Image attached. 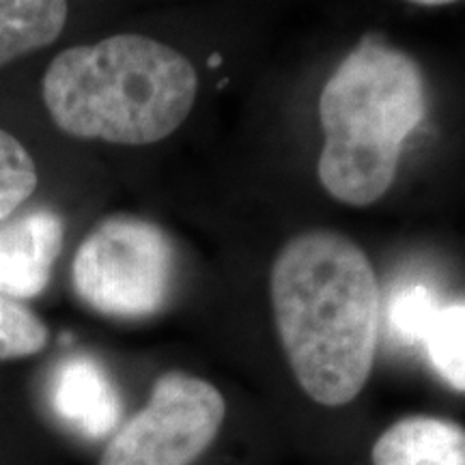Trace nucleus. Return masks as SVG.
<instances>
[{"label":"nucleus","mask_w":465,"mask_h":465,"mask_svg":"<svg viewBox=\"0 0 465 465\" xmlns=\"http://www.w3.org/2000/svg\"><path fill=\"white\" fill-rule=\"evenodd\" d=\"M272 306L302 391L325 407L351 403L373 369L381 323L364 250L339 231L295 235L272 267Z\"/></svg>","instance_id":"f257e3e1"},{"label":"nucleus","mask_w":465,"mask_h":465,"mask_svg":"<svg viewBox=\"0 0 465 465\" xmlns=\"http://www.w3.org/2000/svg\"><path fill=\"white\" fill-rule=\"evenodd\" d=\"M199 75L182 52L114 35L63 50L44 75V102L58 130L114 144L164 141L188 119Z\"/></svg>","instance_id":"f03ea898"},{"label":"nucleus","mask_w":465,"mask_h":465,"mask_svg":"<svg viewBox=\"0 0 465 465\" xmlns=\"http://www.w3.org/2000/svg\"><path fill=\"white\" fill-rule=\"evenodd\" d=\"M427 113L414 58L364 37L325 83L319 97L323 149L317 174L336 201L366 207L386 194L403 144Z\"/></svg>","instance_id":"7ed1b4c3"},{"label":"nucleus","mask_w":465,"mask_h":465,"mask_svg":"<svg viewBox=\"0 0 465 465\" xmlns=\"http://www.w3.org/2000/svg\"><path fill=\"white\" fill-rule=\"evenodd\" d=\"M174 250L160 226L132 216L104 220L80 243L72 281L78 298L108 317L155 315L173 289Z\"/></svg>","instance_id":"20e7f679"},{"label":"nucleus","mask_w":465,"mask_h":465,"mask_svg":"<svg viewBox=\"0 0 465 465\" xmlns=\"http://www.w3.org/2000/svg\"><path fill=\"white\" fill-rule=\"evenodd\" d=\"M226 416L216 386L179 371L153 383L147 405L113 435L100 465H192Z\"/></svg>","instance_id":"39448f33"},{"label":"nucleus","mask_w":465,"mask_h":465,"mask_svg":"<svg viewBox=\"0 0 465 465\" xmlns=\"http://www.w3.org/2000/svg\"><path fill=\"white\" fill-rule=\"evenodd\" d=\"M61 248L63 220L48 209L0 224V293L17 302L37 298L48 287Z\"/></svg>","instance_id":"423d86ee"},{"label":"nucleus","mask_w":465,"mask_h":465,"mask_svg":"<svg viewBox=\"0 0 465 465\" xmlns=\"http://www.w3.org/2000/svg\"><path fill=\"white\" fill-rule=\"evenodd\" d=\"M52 407L86 438L113 433L121 418V399L104 366L78 353L58 364L52 377Z\"/></svg>","instance_id":"0eeeda50"},{"label":"nucleus","mask_w":465,"mask_h":465,"mask_svg":"<svg viewBox=\"0 0 465 465\" xmlns=\"http://www.w3.org/2000/svg\"><path fill=\"white\" fill-rule=\"evenodd\" d=\"M373 465H465V429L433 416L394 422L375 441Z\"/></svg>","instance_id":"6e6552de"},{"label":"nucleus","mask_w":465,"mask_h":465,"mask_svg":"<svg viewBox=\"0 0 465 465\" xmlns=\"http://www.w3.org/2000/svg\"><path fill=\"white\" fill-rule=\"evenodd\" d=\"M67 14L61 0H0V67L54 42Z\"/></svg>","instance_id":"1a4fd4ad"},{"label":"nucleus","mask_w":465,"mask_h":465,"mask_svg":"<svg viewBox=\"0 0 465 465\" xmlns=\"http://www.w3.org/2000/svg\"><path fill=\"white\" fill-rule=\"evenodd\" d=\"M422 345L435 373L457 391L465 377V302L440 306Z\"/></svg>","instance_id":"9d476101"},{"label":"nucleus","mask_w":465,"mask_h":465,"mask_svg":"<svg viewBox=\"0 0 465 465\" xmlns=\"http://www.w3.org/2000/svg\"><path fill=\"white\" fill-rule=\"evenodd\" d=\"M440 306L438 295L431 287L422 282L403 284L394 291L386 306L388 330L403 345L422 342Z\"/></svg>","instance_id":"9b49d317"},{"label":"nucleus","mask_w":465,"mask_h":465,"mask_svg":"<svg viewBox=\"0 0 465 465\" xmlns=\"http://www.w3.org/2000/svg\"><path fill=\"white\" fill-rule=\"evenodd\" d=\"M37 188V168L25 144L0 130V224Z\"/></svg>","instance_id":"f8f14e48"},{"label":"nucleus","mask_w":465,"mask_h":465,"mask_svg":"<svg viewBox=\"0 0 465 465\" xmlns=\"http://www.w3.org/2000/svg\"><path fill=\"white\" fill-rule=\"evenodd\" d=\"M48 345V328L31 308L0 293V362L28 358Z\"/></svg>","instance_id":"ddd939ff"},{"label":"nucleus","mask_w":465,"mask_h":465,"mask_svg":"<svg viewBox=\"0 0 465 465\" xmlns=\"http://www.w3.org/2000/svg\"><path fill=\"white\" fill-rule=\"evenodd\" d=\"M457 391H459V392H465V377H463V381L459 383V388H457Z\"/></svg>","instance_id":"4468645a"}]
</instances>
